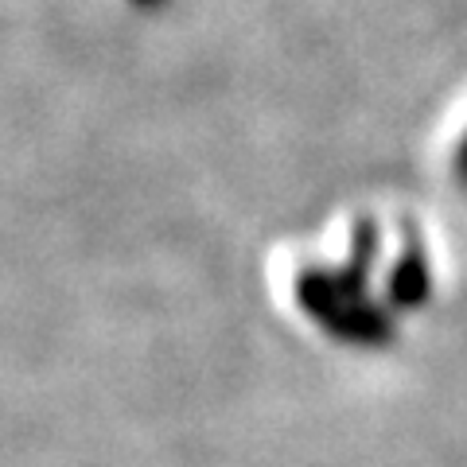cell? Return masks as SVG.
I'll use <instances>...</instances> for the list:
<instances>
[{
    "instance_id": "6da1fadb",
    "label": "cell",
    "mask_w": 467,
    "mask_h": 467,
    "mask_svg": "<svg viewBox=\"0 0 467 467\" xmlns=\"http://www.w3.org/2000/svg\"><path fill=\"white\" fill-rule=\"evenodd\" d=\"M436 164L451 183H460V192H467V98H460L448 109L441 133H436Z\"/></svg>"
}]
</instances>
